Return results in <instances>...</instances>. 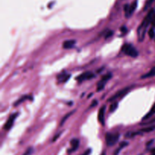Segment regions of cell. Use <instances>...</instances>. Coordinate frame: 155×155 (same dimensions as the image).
<instances>
[{
    "instance_id": "5bb4252c",
    "label": "cell",
    "mask_w": 155,
    "mask_h": 155,
    "mask_svg": "<svg viewBox=\"0 0 155 155\" xmlns=\"http://www.w3.org/2000/svg\"><path fill=\"white\" fill-rule=\"evenodd\" d=\"M128 145H129L128 142H121V143L120 144L119 147H118V148H117L116 151H114V155H117L120 153V151L121 150L123 149V148H124L125 147H127Z\"/></svg>"
},
{
    "instance_id": "8992f818",
    "label": "cell",
    "mask_w": 155,
    "mask_h": 155,
    "mask_svg": "<svg viewBox=\"0 0 155 155\" xmlns=\"http://www.w3.org/2000/svg\"><path fill=\"white\" fill-rule=\"evenodd\" d=\"M94 77H95V74H94L93 73L88 71V72L83 73V74H80V76H78V77L76 78V80H77V81L80 82V83H81V82L85 81V80H90V79L94 78Z\"/></svg>"
},
{
    "instance_id": "52a82bcc",
    "label": "cell",
    "mask_w": 155,
    "mask_h": 155,
    "mask_svg": "<svg viewBox=\"0 0 155 155\" xmlns=\"http://www.w3.org/2000/svg\"><path fill=\"white\" fill-rule=\"evenodd\" d=\"M18 116V113H15V114H13L12 115H11L10 117L8 118V120H7V122L5 123V124L4 126V130H9L12 127V126H13L14 123H15V119L17 118V117Z\"/></svg>"
},
{
    "instance_id": "4dcf8cb0",
    "label": "cell",
    "mask_w": 155,
    "mask_h": 155,
    "mask_svg": "<svg viewBox=\"0 0 155 155\" xmlns=\"http://www.w3.org/2000/svg\"><path fill=\"white\" fill-rule=\"evenodd\" d=\"M101 155H106V154H105V151H104V152H103L102 154H101Z\"/></svg>"
},
{
    "instance_id": "8fae6325",
    "label": "cell",
    "mask_w": 155,
    "mask_h": 155,
    "mask_svg": "<svg viewBox=\"0 0 155 155\" xmlns=\"http://www.w3.org/2000/svg\"><path fill=\"white\" fill-rule=\"evenodd\" d=\"M76 44L75 40H66L63 43V48L65 49H69V48H74Z\"/></svg>"
},
{
    "instance_id": "d4e9b609",
    "label": "cell",
    "mask_w": 155,
    "mask_h": 155,
    "mask_svg": "<svg viewBox=\"0 0 155 155\" xmlns=\"http://www.w3.org/2000/svg\"><path fill=\"white\" fill-rule=\"evenodd\" d=\"M113 33H114V32L112 31V30H108V31L107 32V33L105 34L104 38H105V39H108V38L111 37L112 35H113Z\"/></svg>"
},
{
    "instance_id": "f1b7e54d",
    "label": "cell",
    "mask_w": 155,
    "mask_h": 155,
    "mask_svg": "<svg viewBox=\"0 0 155 155\" xmlns=\"http://www.w3.org/2000/svg\"><path fill=\"white\" fill-rule=\"evenodd\" d=\"M97 104H98V101H97L96 100H94L93 102H92V104H91L90 107H94V106L97 105Z\"/></svg>"
},
{
    "instance_id": "2e32d148",
    "label": "cell",
    "mask_w": 155,
    "mask_h": 155,
    "mask_svg": "<svg viewBox=\"0 0 155 155\" xmlns=\"http://www.w3.org/2000/svg\"><path fill=\"white\" fill-rule=\"evenodd\" d=\"M142 132H129L127 134H125V138H129V139H131V138H133L134 136H137V135L142 134Z\"/></svg>"
},
{
    "instance_id": "ba28073f",
    "label": "cell",
    "mask_w": 155,
    "mask_h": 155,
    "mask_svg": "<svg viewBox=\"0 0 155 155\" xmlns=\"http://www.w3.org/2000/svg\"><path fill=\"white\" fill-rule=\"evenodd\" d=\"M71 148L68 150V153L71 154V153L74 152V151H77L79 148V145H80V140L77 139H74L71 141Z\"/></svg>"
},
{
    "instance_id": "4316f807",
    "label": "cell",
    "mask_w": 155,
    "mask_h": 155,
    "mask_svg": "<svg viewBox=\"0 0 155 155\" xmlns=\"http://www.w3.org/2000/svg\"><path fill=\"white\" fill-rule=\"evenodd\" d=\"M120 31L122 32L123 33H126L127 32V27H125V26H123L120 28Z\"/></svg>"
},
{
    "instance_id": "4fadbf2b",
    "label": "cell",
    "mask_w": 155,
    "mask_h": 155,
    "mask_svg": "<svg viewBox=\"0 0 155 155\" xmlns=\"http://www.w3.org/2000/svg\"><path fill=\"white\" fill-rule=\"evenodd\" d=\"M155 114V103L154 104V105L152 106V107H151V110L148 111V113L146 115H145V117H144L143 118H142V120H148L149 118L151 117V116H153Z\"/></svg>"
},
{
    "instance_id": "7402d4cb",
    "label": "cell",
    "mask_w": 155,
    "mask_h": 155,
    "mask_svg": "<svg viewBox=\"0 0 155 155\" xmlns=\"http://www.w3.org/2000/svg\"><path fill=\"white\" fill-rule=\"evenodd\" d=\"M148 35H149V37L151 39H153V38L155 36V31H154V28H151L150 29L149 31H148Z\"/></svg>"
},
{
    "instance_id": "ffe728a7",
    "label": "cell",
    "mask_w": 155,
    "mask_h": 155,
    "mask_svg": "<svg viewBox=\"0 0 155 155\" xmlns=\"http://www.w3.org/2000/svg\"><path fill=\"white\" fill-rule=\"evenodd\" d=\"M118 107V102L117 101H113L111 104L110 106V112H114L117 109Z\"/></svg>"
},
{
    "instance_id": "1f68e13d",
    "label": "cell",
    "mask_w": 155,
    "mask_h": 155,
    "mask_svg": "<svg viewBox=\"0 0 155 155\" xmlns=\"http://www.w3.org/2000/svg\"><path fill=\"white\" fill-rule=\"evenodd\" d=\"M151 155H155V154H152Z\"/></svg>"
},
{
    "instance_id": "7c38bea8",
    "label": "cell",
    "mask_w": 155,
    "mask_h": 155,
    "mask_svg": "<svg viewBox=\"0 0 155 155\" xmlns=\"http://www.w3.org/2000/svg\"><path fill=\"white\" fill-rule=\"evenodd\" d=\"M27 99H32V97L31 96H29V95H23L22 97H21V98H19L18 100H17L16 101H15V103L14 104V106H18V104H21L22 102H24V101H26Z\"/></svg>"
},
{
    "instance_id": "7a4b0ae2",
    "label": "cell",
    "mask_w": 155,
    "mask_h": 155,
    "mask_svg": "<svg viewBox=\"0 0 155 155\" xmlns=\"http://www.w3.org/2000/svg\"><path fill=\"white\" fill-rule=\"evenodd\" d=\"M122 51L127 55L133 58H136L139 56V51H137L136 48L131 44L127 43L123 45Z\"/></svg>"
},
{
    "instance_id": "cb8c5ba5",
    "label": "cell",
    "mask_w": 155,
    "mask_h": 155,
    "mask_svg": "<svg viewBox=\"0 0 155 155\" xmlns=\"http://www.w3.org/2000/svg\"><path fill=\"white\" fill-rule=\"evenodd\" d=\"M154 2V0H148L146 2V4H145V10H146L147 8H148L150 7V5H151Z\"/></svg>"
},
{
    "instance_id": "484cf974",
    "label": "cell",
    "mask_w": 155,
    "mask_h": 155,
    "mask_svg": "<svg viewBox=\"0 0 155 155\" xmlns=\"http://www.w3.org/2000/svg\"><path fill=\"white\" fill-rule=\"evenodd\" d=\"M91 153H92V149H91V148H88V149L86 150V151H84L81 155H89Z\"/></svg>"
},
{
    "instance_id": "83f0119b",
    "label": "cell",
    "mask_w": 155,
    "mask_h": 155,
    "mask_svg": "<svg viewBox=\"0 0 155 155\" xmlns=\"http://www.w3.org/2000/svg\"><path fill=\"white\" fill-rule=\"evenodd\" d=\"M61 135V133H58V134H56V136H54V138H53L52 142H55V141L57 140L58 139L59 136H60Z\"/></svg>"
},
{
    "instance_id": "44dd1931",
    "label": "cell",
    "mask_w": 155,
    "mask_h": 155,
    "mask_svg": "<svg viewBox=\"0 0 155 155\" xmlns=\"http://www.w3.org/2000/svg\"><path fill=\"white\" fill-rule=\"evenodd\" d=\"M111 77H112V74L108 73V74H107L106 75H104L101 80V81L104 82V83H107L109 80H110V79H111Z\"/></svg>"
},
{
    "instance_id": "e0dca14e",
    "label": "cell",
    "mask_w": 155,
    "mask_h": 155,
    "mask_svg": "<svg viewBox=\"0 0 155 155\" xmlns=\"http://www.w3.org/2000/svg\"><path fill=\"white\" fill-rule=\"evenodd\" d=\"M74 112H75V110H73V111H71V112H69V113H68V114H67L65 115V116L63 118H62L61 121V124H60V125H61V126H62V125H63V124H64L65 122H66V120H68V118H69L70 117H71V115H72L74 113Z\"/></svg>"
},
{
    "instance_id": "9a60e30c",
    "label": "cell",
    "mask_w": 155,
    "mask_h": 155,
    "mask_svg": "<svg viewBox=\"0 0 155 155\" xmlns=\"http://www.w3.org/2000/svg\"><path fill=\"white\" fill-rule=\"evenodd\" d=\"M155 76V68H153L151 71H149L147 74H144V75L142 76L141 78L142 79H145V78H150V77H153Z\"/></svg>"
},
{
    "instance_id": "603a6c76",
    "label": "cell",
    "mask_w": 155,
    "mask_h": 155,
    "mask_svg": "<svg viewBox=\"0 0 155 155\" xmlns=\"http://www.w3.org/2000/svg\"><path fill=\"white\" fill-rule=\"evenodd\" d=\"M33 148L30 147V148H29L28 149L25 151V153H24L23 155H31L33 154Z\"/></svg>"
},
{
    "instance_id": "277c9868",
    "label": "cell",
    "mask_w": 155,
    "mask_h": 155,
    "mask_svg": "<svg viewBox=\"0 0 155 155\" xmlns=\"http://www.w3.org/2000/svg\"><path fill=\"white\" fill-rule=\"evenodd\" d=\"M131 88H132L131 86H130V87H126V88H124V89H120V90L118 91L117 93H115L113 96L110 97V98L108 99V101H114L115 100L117 99V98L124 96V95H125L127 92H128L130 90V89H131Z\"/></svg>"
},
{
    "instance_id": "30bf717a",
    "label": "cell",
    "mask_w": 155,
    "mask_h": 155,
    "mask_svg": "<svg viewBox=\"0 0 155 155\" xmlns=\"http://www.w3.org/2000/svg\"><path fill=\"white\" fill-rule=\"evenodd\" d=\"M71 77V74H68L66 72H64L61 74L60 75L58 76V80L59 83H65L68 81Z\"/></svg>"
},
{
    "instance_id": "ac0fdd59",
    "label": "cell",
    "mask_w": 155,
    "mask_h": 155,
    "mask_svg": "<svg viewBox=\"0 0 155 155\" xmlns=\"http://www.w3.org/2000/svg\"><path fill=\"white\" fill-rule=\"evenodd\" d=\"M155 130V126H151V127H145V128L142 129L140 130L142 133H150V132H152L153 130Z\"/></svg>"
},
{
    "instance_id": "6da1fadb",
    "label": "cell",
    "mask_w": 155,
    "mask_h": 155,
    "mask_svg": "<svg viewBox=\"0 0 155 155\" xmlns=\"http://www.w3.org/2000/svg\"><path fill=\"white\" fill-rule=\"evenodd\" d=\"M155 15L154 9H151L149 12L148 13V15H146V17L145 18V19L142 21V24L140 25V27L138 29V35H139V39L142 42L143 41L144 38H145V32H146L147 27H148L152 21L153 18H154Z\"/></svg>"
},
{
    "instance_id": "d6986e66",
    "label": "cell",
    "mask_w": 155,
    "mask_h": 155,
    "mask_svg": "<svg viewBox=\"0 0 155 155\" xmlns=\"http://www.w3.org/2000/svg\"><path fill=\"white\" fill-rule=\"evenodd\" d=\"M105 84H106V83H104V82L100 80V81L98 82V85H97V91H98V92H100V91L103 90L104 88V86H105Z\"/></svg>"
},
{
    "instance_id": "f546056e",
    "label": "cell",
    "mask_w": 155,
    "mask_h": 155,
    "mask_svg": "<svg viewBox=\"0 0 155 155\" xmlns=\"http://www.w3.org/2000/svg\"><path fill=\"white\" fill-rule=\"evenodd\" d=\"M153 122H155V118L154 119V120H152V121H151V122L149 123V124H151V123H153Z\"/></svg>"
},
{
    "instance_id": "9c48e42d",
    "label": "cell",
    "mask_w": 155,
    "mask_h": 155,
    "mask_svg": "<svg viewBox=\"0 0 155 155\" xmlns=\"http://www.w3.org/2000/svg\"><path fill=\"white\" fill-rule=\"evenodd\" d=\"M105 110L106 106L104 105L99 109V110H98V119L100 124H101L102 125H104V114H105Z\"/></svg>"
},
{
    "instance_id": "3957f363",
    "label": "cell",
    "mask_w": 155,
    "mask_h": 155,
    "mask_svg": "<svg viewBox=\"0 0 155 155\" xmlns=\"http://www.w3.org/2000/svg\"><path fill=\"white\" fill-rule=\"evenodd\" d=\"M120 138V134L118 133H107L105 136L106 144L107 146H114L118 142Z\"/></svg>"
},
{
    "instance_id": "5b68a950",
    "label": "cell",
    "mask_w": 155,
    "mask_h": 155,
    "mask_svg": "<svg viewBox=\"0 0 155 155\" xmlns=\"http://www.w3.org/2000/svg\"><path fill=\"white\" fill-rule=\"evenodd\" d=\"M136 7H137V1H135L131 5H125V15L127 18H130L133 13L134 12V11L136 10Z\"/></svg>"
}]
</instances>
